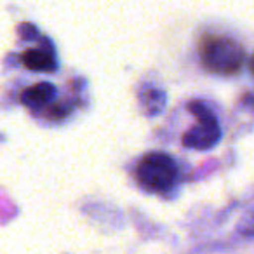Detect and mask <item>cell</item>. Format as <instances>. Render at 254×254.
I'll list each match as a JSON object with an SVG mask.
<instances>
[{
  "label": "cell",
  "instance_id": "6da1fadb",
  "mask_svg": "<svg viewBox=\"0 0 254 254\" xmlns=\"http://www.w3.org/2000/svg\"><path fill=\"white\" fill-rule=\"evenodd\" d=\"M200 58L207 70L219 75H233L240 70L244 51L225 35H205L200 42Z\"/></svg>",
  "mask_w": 254,
  "mask_h": 254
},
{
  "label": "cell",
  "instance_id": "7a4b0ae2",
  "mask_svg": "<svg viewBox=\"0 0 254 254\" xmlns=\"http://www.w3.org/2000/svg\"><path fill=\"white\" fill-rule=\"evenodd\" d=\"M176 164L166 153H148L138 164L136 176L148 191H167L176 181Z\"/></svg>",
  "mask_w": 254,
  "mask_h": 254
},
{
  "label": "cell",
  "instance_id": "3957f363",
  "mask_svg": "<svg viewBox=\"0 0 254 254\" xmlns=\"http://www.w3.org/2000/svg\"><path fill=\"white\" fill-rule=\"evenodd\" d=\"M190 108L193 112V115L197 117V124L185 134L183 138L185 146L193 150L212 148L218 143L219 136H221V129L218 126V120L200 103H191Z\"/></svg>",
  "mask_w": 254,
  "mask_h": 254
},
{
  "label": "cell",
  "instance_id": "277c9868",
  "mask_svg": "<svg viewBox=\"0 0 254 254\" xmlns=\"http://www.w3.org/2000/svg\"><path fill=\"white\" fill-rule=\"evenodd\" d=\"M54 94H56V89H54L53 84L40 82V84H35L23 91L21 101L30 108H40V106L47 105L54 98Z\"/></svg>",
  "mask_w": 254,
  "mask_h": 254
},
{
  "label": "cell",
  "instance_id": "5b68a950",
  "mask_svg": "<svg viewBox=\"0 0 254 254\" xmlns=\"http://www.w3.org/2000/svg\"><path fill=\"white\" fill-rule=\"evenodd\" d=\"M23 64L32 71H53L56 68L53 54L44 49H30L23 54Z\"/></svg>",
  "mask_w": 254,
  "mask_h": 254
},
{
  "label": "cell",
  "instance_id": "8992f818",
  "mask_svg": "<svg viewBox=\"0 0 254 254\" xmlns=\"http://www.w3.org/2000/svg\"><path fill=\"white\" fill-rule=\"evenodd\" d=\"M253 71H254V61H253Z\"/></svg>",
  "mask_w": 254,
  "mask_h": 254
}]
</instances>
